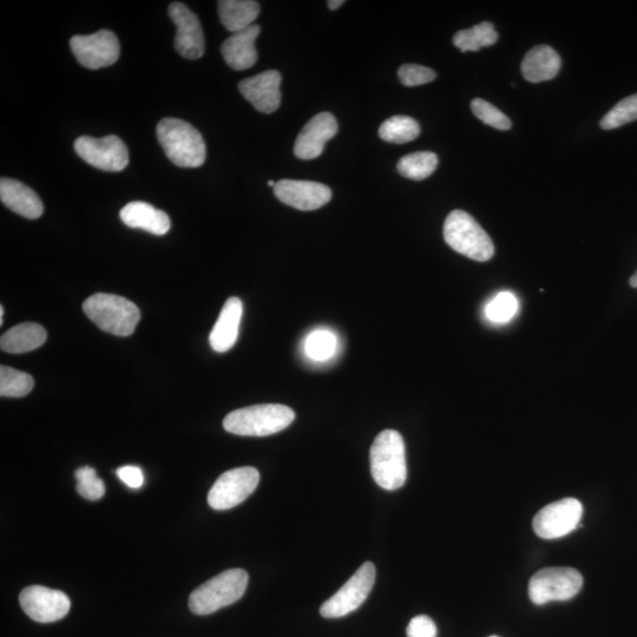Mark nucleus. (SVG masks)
Here are the masks:
<instances>
[{
    "mask_svg": "<svg viewBox=\"0 0 637 637\" xmlns=\"http://www.w3.org/2000/svg\"><path fill=\"white\" fill-rule=\"evenodd\" d=\"M75 477L77 479V492L82 497L89 499V501H97L104 496L105 485L102 479L98 478L95 469L84 466L76 471Z\"/></svg>",
    "mask_w": 637,
    "mask_h": 637,
    "instance_id": "2f4dec72",
    "label": "nucleus"
},
{
    "mask_svg": "<svg viewBox=\"0 0 637 637\" xmlns=\"http://www.w3.org/2000/svg\"><path fill=\"white\" fill-rule=\"evenodd\" d=\"M169 16L176 25L175 49L182 57L196 61L205 55V36L195 13L185 4L169 5Z\"/></svg>",
    "mask_w": 637,
    "mask_h": 637,
    "instance_id": "4468645a",
    "label": "nucleus"
},
{
    "mask_svg": "<svg viewBox=\"0 0 637 637\" xmlns=\"http://www.w3.org/2000/svg\"><path fill=\"white\" fill-rule=\"evenodd\" d=\"M120 218L124 225L130 228L143 229L154 235H164L169 232L172 223L169 216L160 209L146 202H130L121 210Z\"/></svg>",
    "mask_w": 637,
    "mask_h": 637,
    "instance_id": "412c9836",
    "label": "nucleus"
},
{
    "mask_svg": "<svg viewBox=\"0 0 637 637\" xmlns=\"http://www.w3.org/2000/svg\"><path fill=\"white\" fill-rule=\"evenodd\" d=\"M419 134V123L409 116H393L379 128L380 139L393 144L409 143Z\"/></svg>",
    "mask_w": 637,
    "mask_h": 637,
    "instance_id": "bb28decb",
    "label": "nucleus"
},
{
    "mask_svg": "<svg viewBox=\"0 0 637 637\" xmlns=\"http://www.w3.org/2000/svg\"><path fill=\"white\" fill-rule=\"evenodd\" d=\"M259 482V471L251 466L229 470L222 474L210 489L208 504L214 510L238 507L253 494Z\"/></svg>",
    "mask_w": 637,
    "mask_h": 637,
    "instance_id": "1a4fd4ad",
    "label": "nucleus"
},
{
    "mask_svg": "<svg viewBox=\"0 0 637 637\" xmlns=\"http://www.w3.org/2000/svg\"><path fill=\"white\" fill-rule=\"evenodd\" d=\"M344 4V0H330V2H327L328 8H330V10H338L339 8H341V5Z\"/></svg>",
    "mask_w": 637,
    "mask_h": 637,
    "instance_id": "e433bc0d",
    "label": "nucleus"
},
{
    "mask_svg": "<svg viewBox=\"0 0 637 637\" xmlns=\"http://www.w3.org/2000/svg\"><path fill=\"white\" fill-rule=\"evenodd\" d=\"M275 185H277V183H275L274 181H268V186L269 187H275Z\"/></svg>",
    "mask_w": 637,
    "mask_h": 637,
    "instance_id": "ea45409f",
    "label": "nucleus"
},
{
    "mask_svg": "<svg viewBox=\"0 0 637 637\" xmlns=\"http://www.w3.org/2000/svg\"><path fill=\"white\" fill-rule=\"evenodd\" d=\"M376 581V567L366 562L340 590L320 608V614L326 619H339L357 610L369 597Z\"/></svg>",
    "mask_w": 637,
    "mask_h": 637,
    "instance_id": "6e6552de",
    "label": "nucleus"
},
{
    "mask_svg": "<svg viewBox=\"0 0 637 637\" xmlns=\"http://www.w3.org/2000/svg\"><path fill=\"white\" fill-rule=\"evenodd\" d=\"M4 323V307L0 306V325Z\"/></svg>",
    "mask_w": 637,
    "mask_h": 637,
    "instance_id": "58836bf2",
    "label": "nucleus"
},
{
    "mask_svg": "<svg viewBox=\"0 0 637 637\" xmlns=\"http://www.w3.org/2000/svg\"><path fill=\"white\" fill-rule=\"evenodd\" d=\"M583 577L579 570L568 567L545 568L529 582L530 600L537 606L553 601H568L580 593Z\"/></svg>",
    "mask_w": 637,
    "mask_h": 637,
    "instance_id": "0eeeda50",
    "label": "nucleus"
},
{
    "mask_svg": "<svg viewBox=\"0 0 637 637\" xmlns=\"http://www.w3.org/2000/svg\"><path fill=\"white\" fill-rule=\"evenodd\" d=\"M34 386L35 380L30 374L8 366L0 367V396L22 398L28 396Z\"/></svg>",
    "mask_w": 637,
    "mask_h": 637,
    "instance_id": "cd10ccee",
    "label": "nucleus"
},
{
    "mask_svg": "<svg viewBox=\"0 0 637 637\" xmlns=\"http://www.w3.org/2000/svg\"><path fill=\"white\" fill-rule=\"evenodd\" d=\"M561 57L549 45H538L525 55L521 69L528 82L541 83L553 80L561 69Z\"/></svg>",
    "mask_w": 637,
    "mask_h": 637,
    "instance_id": "4be33fe9",
    "label": "nucleus"
},
{
    "mask_svg": "<svg viewBox=\"0 0 637 637\" xmlns=\"http://www.w3.org/2000/svg\"><path fill=\"white\" fill-rule=\"evenodd\" d=\"M0 200L6 207L23 218L36 220L41 218L44 206L39 196L30 187L17 180H0Z\"/></svg>",
    "mask_w": 637,
    "mask_h": 637,
    "instance_id": "6ab92c4d",
    "label": "nucleus"
},
{
    "mask_svg": "<svg viewBox=\"0 0 637 637\" xmlns=\"http://www.w3.org/2000/svg\"><path fill=\"white\" fill-rule=\"evenodd\" d=\"M406 634L407 637H437V627L429 616L419 615L411 620Z\"/></svg>",
    "mask_w": 637,
    "mask_h": 637,
    "instance_id": "f704fd0d",
    "label": "nucleus"
},
{
    "mask_svg": "<svg viewBox=\"0 0 637 637\" xmlns=\"http://www.w3.org/2000/svg\"><path fill=\"white\" fill-rule=\"evenodd\" d=\"M260 31V26L253 24L245 30L235 32L222 44V56L229 67L236 71H244L254 67L255 63L258 62L255 41L259 37Z\"/></svg>",
    "mask_w": 637,
    "mask_h": 637,
    "instance_id": "a211bd4d",
    "label": "nucleus"
},
{
    "mask_svg": "<svg viewBox=\"0 0 637 637\" xmlns=\"http://www.w3.org/2000/svg\"><path fill=\"white\" fill-rule=\"evenodd\" d=\"M370 462L372 477L380 488L393 491L404 487L407 466L404 439L399 432L379 433L371 448Z\"/></svg>",
    "mask_w": 637,
    "mask_h": 637,
    "instance_id": "7ed1b4c3",
    "label": "nucleus"
},
{
    "mask_svg": "<svg viewBox=\"0 0 637 637\" xmlns=\"http://www.w3.org/2000/svg\"><path fill=\"white\" fill-rule=\"evenodd\" d=\"M583 516L579 499L563 498L544 507L534 518L535 533L544 540H556L573 533Z\"/></svg>",
    "mask_w": 637,
    "mask_h": 637,
    "instance_id": "9b49d317",
    "label": "nucleus"
},
{
    "mask_svg": "<svg viewBox=\"0 0 637 637\" xmlns=\"http://www.w3.org/2000/svg\"><path fill=\"white\" fill-rule=\"evenodd\" d=\"M629 284L630 286H632L633 288H637V271L636 273L633 275L632 278H630L629 280Z\"/></svg>",
    "mask_w": 637,
    "mask_h": 637,
    "instance_id": "4c0bfd02",
    "label": "nucleus"
},
{
    "mask_svg": "<svg viewBox=\"0 0 637 637\" xmlns=\"http://www.w3.org/2000/svg\"><path fill=\"white\" fill-rule=\"evenodd\" d=\"M295 413L280 404H262L235 410L223 420V428L238 436L265 437L274 435L290 426Z\"/></svg>",
    "mask_w": 637,
    "mask_h": 637,
    "instance_id": "f03ea898",
    "label": "nucleus"
},
{
    "mask_svg": "<svg viewBox=\"0 0 637 637\" xmlns=\"http://www.w3.org/2000/svg\"><path fill=\"white\" fill-rule=\"evenodd\" d=\"M398 77L405 87H418L436 80V72L418 64H404L398 70Z\"/></svg>",
    "mask_w": 637,
    "mask_h": 637,
    "instance_id": "72a5a7b5",
    "label": "nucleus"
},
{
    "mask_svg": "<svg viewBox=\"0 0 637 637\" xmlns=\"http://www.w3.org/2000/svg\"><path fill=\"white\" fill-rule=\"evenodd\" d=\"M117 476L131 489H140L144 483L143 472L139 466H122L117 470Z\"/></svg>",
    "mask_w": 637,
    "mask_h": 637,
    "instance_id": "c9c22d12",
    "label": "nucleus"
},
{
    "mask_svg": "<svg viewBox=\"0 0 637 637\" xmlns=\"http://www.w3.org/2000/svg\"><path fill=\"white\" fill-rule=\"evenodd\" d=\"M518 312V300L514 294L510 292H501L492 299L485 313L492 323L505 324L514 319Z\"/></svg>",
    "mask_w": 637,
    "mask_h": 637,
    "instance_id": "7c9ffc66",
    "label": "nucleus"
},
{
    "mask_svg": "<svg viewBox=\"0 0 637 637\" xmlns=\"http://www.w3.org/2000/svg\"><path fill=\"white\" fill-rule=\"evenodd\" d=\"M248 580L244 569L223 571L193 591L189 597V608L196 615H209L231 606L244 596Z\"/></svg>",
    "mask_w": 637,
    "mask_h": 637,
    "instance_id": "39448f33",
    "label": "nucleus"
},
{
    "mask_svg": "<svg viewBox=\"0 0 637 637\" xmlns=\"http://www.w3.org/2000/svg\"><path fill=\"white\" fill-rule=\"evenodd\" d=\"M70 48L82 67L97 70L110 67L120 58V42L114 32L101 30L90 36L71 38Z\"/></svg>",
    "mask_w": 637,
    "mask_h": 637,
    "instance_id": "f8f14e48",
    "label": "nucleus"
},
{
    "mask_svg": "<svg viewBox=\"0 0 637 637\" xmlns=\"http://www.w3.org/2000/svg\"><path fill=\"white\" fill-rule=\"evenodd\" d=\"M281 75L277 70L246 78L239 84L242 96L262 114H273L281 104Z\"/></svg>",
    "mask_w": 637,
    "mask_h": 637,
    "instance_id": "f3484780",
    "label": "nucleus"
},
{
    "mask_svg": "<svg viewBox=\"0 0 637 637\" xmlns=\"http://www.w3.org/2000/svg\"><path fill=\"white\" fill-rule=\"evenodd\" d=\"M242 313L244 305L239 298L226 301L209 337L210 346L215 352L225 353L235 345L239 338Z\"/></svg>",
    "mask_w": 637,
    "mask_h": 637,
    "instance_id": "aec40b11",
    "label": "nucleus"
},
{
    "mask_svg": "<svg viewBox=\"0 0 637 637\" xmlns=\"http://www.w3.org/2000/svg\"><path fill=\"white\" fill-rule=\"evenodd\" d=\"M338 134V122L331 113L315 115L298 136L294 154L300 160H314L324 153L326 143Z\"/></svg>",
    "mask_w": 637,
    "mask_h": 637,
    "instance_id": "dca6fc26",
    "label": "nucleus"
},
{
    "mask_svg": "<svg viewBox=\"0 0 637 637\" xmlns=\"http://www.w3.org/2000/svg\"><path fill=\"white\" fill-rule=\"evenodd\" d=\"M83 311L102 331L117 337L131 336L141 319L134 302L114 294L91 295L84 301Z\"/></svg>",
    "mask_w": 637,
    "mask_h": 637,
    "instance_id": "20e7f679",
    "label": "nucleus"
},
{
    "mask_svg": "<svg viewBox=\"0 0 637 637\" xmlns=\"http://www.w3.org/2000/svg\"><path fill=\"white\" fill-rule=\"evenodd\" d=\"M490 637H498V636H490Z\"/></svg>",
    "mask_w": 637,
    "mask_h": 637,
    "instance_id": "a19ab883",
    "label": "nucleus"
},
{
    "mask_svg": "<svg viewBox=\"0 0 637 637\" xmlns=\"http://www.w3.org/2000/svg\"><path fill=\"white\" fill-rule=\"evenodd\" d=\"M19 603L24 613L39 623L62 620L71 608V602L63 591L42 586L25 588L19 595Z\"/></svg>",
    "mask_w": 637,
    "mask_h": 637,
    "instance_id": "ddd939ff",
    "label": "nucleus"
},
{
    "mask_svg": "<svg viewBox=\"0 0 637 637\" xmlns=\"http://www.w3.org/2000/svg\"><path fill=\"white\" fill-rule=\"evenodd\" d=\"M75 150L83 161L104 172H122L129 163L128 148L120 137L115 135L105 136L103 139L78 137Z\"/></svg>",
    "mask_w": 637,
    "mask_h": 637,
    "instance_id": "9d476101",
    "label": "nucleus"
},
{
    "mask_svg": "<svg viewBox=\"0 0 637 637\" xmlns=\"http://www.w3.org/2000/svg\"><path fill=\"white\" fill-rule=\"evenodd\" d=\"M438 166V157L431 151H418L406 155L397 164L398 173L406 179L422 181L428 179Z\"/></svg>",
    "mask_w": 637,
    "mask_h": 637,
    "instance_id": "a878e982",
    "label": "nucleus"
},
{
    "mask_svg": "<svg viewBox=\"0 0 637 637\" xmlns=\"http://www.w3.org/2000/svg\"><path fill=\"white\" fill-rule=\"evenodd\" d=\"M337 348V337L327 330L314 331L306 339V354L315 361L330 360L337 353Z\"/></svg>",
    "mask_w": 637,
    "mask_h": 637,
    "instance_id": "c85d7f7f",
    "label": "nucleus"
},
{
    "mask_svg": "<svg viewBox=\"0 0 637 637\" xmlns=\"http://www.w3.org/2000/svg\"><path fill=\"white\" fill-rule=\"evenodd\" d=\"M220 21L232 34L249 28L260 15V4L254 0H221Z\"/></svg>",
    "mask_w": 637,
    "mask_h": 637,
    "instance_id": "b1692460",
    "label": "nucleus"
},
{
    "mask_svg": "<svg viewBox=\"0 0 637 637\" xmlns=\"http://www.w3.org/2000/svg\"><path fill=\"white\" fill-rule=\"evenodd\" d=\"M637 120V94L626 97L617 103L601 120L600 126L604 130H612L625 126Z\"/></svg>",
    "mask_w": 637,
    "mask_h": 637,
    "instance_id": "c756f323",
    "label": "nucleus"
},
{
    "mask_svg": "<svg viewBox=\"0 0 637 637\" xmlns=\"http://www.w3.org/2000/svg\"><path fill=\"white\" fill-rule=\"evenodd\" d=\"M274 194L285 205L302 212L324 207L332 199L330 188L312 181L281 180L275 185Z\"/></svg>",
    "mask_w": 637,
    "mask_h": 637,
    "instance_id": "2eb2a0df",
    "label": "nucleus"
},
{
    "mask_svg": "<svg viewBox=\"0 0 637 637\" xmlns=\"http://www.w3.org/2000/svg\"><path fill=\"white\" fill-rule=\"evenodd\" d=\"M157 140L168 159L181 168H199L206 162V143L200 131L179 118H163L157 124Z\"/></svg>",
    "mask_w": 637,
    "mask_h": 637,
    "instance_id": "f257e3e1",
    "label": "nucleus"
},
{
    "mask_svg": "<svg viewBox=\"0 0 637 637\" xmlns=\"http://www.w3.org/2000/svg\"><path fill=\"white\" fill-rule=\"evenodd\" d=\"M471 109L478 120L487 124V126L498 130H509L511 128L509 117L497 109L495 105L482 100V98H476V100L472 101Z\"/></svg>",
    "mask_w": 637,
    "mask_h": 637,
    "instance_id": "473e14b6",
    "label": "nucleus"
},
{
    "mask_svg": "<svg viewBox=\"0 0 637 637\" xmlns=\"http://www.w3.org/2000/svg\"><path fill=\"white\" fill-rule=\"evenodd\" d=\"M444 239L453 251L478 262L495 254L494 242L479 223L464 210H453L444 223Z\"/></svg>",
    "mask_w": 637,
    "mask_h": 637,
    "instance_id": "423d86ee",
    "label": "nucleus"
},
{
    "mask_svg": "<svg viewBox=\"0 0 637 637\" xmlns=\"http://www.w3.org/2000/svg\"><path fill=\"white\" fill-rule=\"evenodd\" d=\"M498 41V34L494 24L484 22L474 28L458 31L453 37V44L462 52L478 51L491 47Z\"/></svg>",
    "mask_w": 637,
    "mask_h": 637,
    "instance_id": "393cba45",
    "label": "nucleus"
},
{
    "mask_svg": "<svg viewBox=\"0 0 637 637\" xmlns=\"http://www.w3.org/2000/svg\"><path fill=\"white\" fill-rule=\"evenodd\" d=\"M48 334L45 328L35 323H24L12 327L0 339V347L4 352L12 354L28 353L43 346Z\"/></svg>",
    "mask_w": 637,
    "mask_h": 637,
    "instance_id": "5701e85b",
    "label": "nucleus"
}]
</instances>
